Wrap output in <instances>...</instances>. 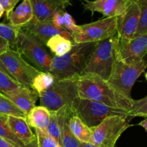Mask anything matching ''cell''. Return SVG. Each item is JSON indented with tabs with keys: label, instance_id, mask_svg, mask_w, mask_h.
<instances>
[{
	"label": "cell",
	"instance_id": "6",
	"mask_svg": "<svg viewBox=\"0 0 147 147\" xmlns=\"http://www.w3.org/2000/svg\"><path fill=\"white\" fill-rule=\"evenodd\" d=\"M117 34L109 38L96 42V47L85 69L79 76L93 74L107 80L115 58V43Z\"/></svg>",
	"mask_w": 147,
	"mask_h": 147
},
{
	"label": "cell",
	"instance_id": "15",
	"mask_svg": "<svg viewBox=\"0 0 147 147\" xmlns=\"http://www.w3.org/2000/svg\"><path fill=\"white\" fill-rule=\"evenodd\" d=\"M21 27H23L32 33L37 38L40 39L45 45L50 37L57 35H60L63 37L71 40L73 43L72 35L68 31L65 29L58 28L53 25L52 23L42 22L33 18L30 22Z\"/></svg>",
	"mask_w": 147,
	"mask_h": 147
},
{
	"label": "cell",
	"instance_id": "5",
	"mask_svg": "<svg viewBox=\"0 0 147 147\" xmlns=\"http://www.w3.org/2000/svg\"><path fill=\"white\" fill-rule=\"evenodd\" d=\"M72 110L73 113L90 128L98 125L105 118L111 115L129 118L128 110L108 106L103 103L80 97L73 101Z\"/></svg>",
	"mask_w": 147,
	"mask_h": 147
},
{
	"label": "cell",
	"instance_id": "7",
	"mask_svg": "<svg viewBox=\"0 0 147 147\" xmlns=\"http://www.w3.org/2000/svg\"><path fill=\"white\" fill-rule=\"evenodd\" d=\"M146 68L147 63L144 60L137 63H126L115 56L107 82L121 93L131 98L132 87Z\"/></svg>",
	"mask_w": 147,
	"mask_h": 147
},
{
	"label": "cell",
	"instance_id": "11",
	"mask_svg": "<svg viewBox=\"0 0 147 147\" xmlns=\"http://www.w3.org/2000/svg\"><path fill=\"white\" fill-rule=\"evenodd\" d=\"M115 56L126 63H134L143 60L147 53V33L134 37L131 40L116 37Z\"/></svg>",
	"mask_w": 147,
	"mask_h": 147
},
{
	"label": "cell",
	"instance_id": "41",
	"mask_svg": "<svg viewBox=\"0 0 147 147\" xmlns=\"http://www.w3.org/2000/svg\"><path fill=\"white\" fill-rule=\"evenodd\" d=\"M145 78H146V79L147 81V72H146V73H145Z\"/></svg>",
	"mask_w": 147,
	"mask_h": 147
},
{
	"label": "cell",
	"instance_id": "8",
	"mask_svg": "<svg viewBox=\"0 0 147 147\" xmlns=\"http://www.w3.org/2000/svg\"><path fill=\"white\" fill-rule=\"evenodd\" d=\"M126 118L120 115H111L98 125L91 127L90 144L97 147H115L121 134L132 126Z\"/></svg>",
	"mask_w": 147,
	"mask_h": 147
},
{
	"label": "cell",
	"instance_id": "4",
	"mask_svg": "<svg viewBox=\"0 0 147 147\" xmlns=\"http://www.w3.org/2000/svg\"><path fill=\"white\" fill-rule=\"evenodd\" d=\"M79 76L55 79L47 90L39 94L40 103L50 111H56L65 105L72 106L78 97L77 80Z\"/></svg>",
	"mask_w": 147,
	"mask_h": 147
},
{
	"label": "cell",
	"instance_id": "35",
	"mask_svg": "<svg viewBox=\"0 0 147 147\" xmlns=\"http://www.w3.org/2000/svg\"><path fill=\"white\" fill-rule=\"evenodd\" d=\"M0 71H1V72H3L4 74H5L6 75H7V76H9V77H11V79H13V78L11 77V74H9V72L8 71V70H7V68H6V66H4V64L3 63L2 61L1 60V59H0ZM14 81H15V80H14Z\"/></svg>",
	"mask_w": 147,
	"mask_h": 147
},
{
	"label": "cell",
	"instance_id": "1",
	"mask_svg": "<svg viewBox=\"0 0 147 147\" xmlns=\"http://www.w3.org/2000/svg\"><path fill=\"white\" fill-rule=\"evenodd\" d=\"M77 85L80 97L96 101L113 108L129 111L134 100L121 93L112 86L107 80L97 75L79 76Z\"/></svg>",
	"mask_w": 147,
	"mask_h": 147
},
{
	"label": "cell",
	"instance_id": "29",
	"mask_svg": "<svg viewBox=\"0 0 147 147\" xmlns=\"http://www.w3.org/2000/svg\"><path fill=\"white\" fill-rule=\"evenodd\" d=\"M37 137V147H61L60 144L49 135L46 131L34 128Z\"/></svg>",
	"mask_w": 147,
	"mask_h": 147
},
{
	"label": "cell",
	"instance_id": "19",
	"mask_svg": "<svg viewBox=\"0 0 147 147\" xmlns=\"http://www.w3.org/2000/svg\"><path fill=\"white\" fill-rule=\"evenodd\" d=\"M9 24L21 27L34 18L33 9L30 0H22L20 5L7 16Z\"/></svg>",
	"mask_w": 147,
	"mask_h": 147
},
{
	"label": "cell",
	"instance_id": "13",
	"mask_svg": "<svg viewBox=\"0 0 147 147\" xmlns=\"http://www.w3.org/2000/svg\"><path fill=\"white\" fill-rule=\"evenodd\" d=\"M130 0H93L87 1L84 8L92 12H98L106 17L122 15L126 11Z\"/></svg>",
	"mask_w": 147,
	"mask_h": 147
},
{
	"label": "cell",
	"instance_id": "16",
	"mask_svg": "<svg viewBox=\"0 0 147 147\" xmlns=\"http://www.w3.org/2000/svg\"><path fill=\"white\" fill-rule=\"evenodd\" d=\"M15 106L27 114L35 106L39 98V93L32 88L20 86L18 89L3 94Z\"/></svg>",
	"mask_w": 147,
	"mask_h": 147
},
{
	"label": "cell",
	"instance_id": "14",
	"mask_svg": "<svg viewBox=\"0 0 147 147\" xmlns=\"http://www.w3.org/2000/svg\"><path fill=\"white\" fill-rule=\"evenodd\" d=\"M34 19L42 22L51 23L53 14L59 10H65L70 0H30Z\"/></svg>",
	"mask_w": 147,
	"mask_h": 147
},
{
	"label": "cell",
	"instance_id": "38",
	"mask_svg": "<svg viewBox=\"0 0 147 147\" xmlns=\"http://www.w3.org/2000/svg\"><path fill=\"white\" fill-rule=\"evenodd\" d=\"M80 147H97L95 145H93V144H90V143H83L81 142V145Z\"/></svg>",
	"mask_w": 147,
	"mask_h": 147
},
{
	"label": "cell",
	"instance_id": "40",
	"mask_svg": "<svg viewBox=\"0 0 147 147\" xmlns=\"http://www.w3.org/2000/svg\"><path fill=\"white\" fill-rule=\"evenodd\" d=\"M144 61L145 62H146V63H147V53L146 54V56H144V59H143Z\"/></svg>",
	"mask_w": 147,
	"mask_h": 147
},
{
	"label": "cell",
	"instance_id": "18",
	"mask_svg": "<svg viewBox=\"0 0 147 147\" xmlns=\"http://www.w3.org/2000/svg\"><path fill=\"white\" fill-rule=\"evenodd\" d=\"M57 111L60 121L61 147H80L81 142L74 136L69 128V119L74 115L72 106L65 105Z\"/></svg>",
	"mask_w": 147,
	"mask_h": 147
},
{
	"label": "cell",
	"instance_id": "23",
	"mask_svg": "<svg viewBox=\"0 0 147 147\" xmlns=\"http://www.w3.org/2000/svg\"><path fill=\"white\" fill-rule=\"evenodd\" d=\"M0 137L15 147H28L13 133L7 123V115L0 113Z\"/></svg>",
	"mask_w": 147,
	"mask_h": 147
},
{
	"label": "cell",
	"instance_id": "10",
	"mask_svg": "<svg viewBox=\"0 0 147 147\" xmlns=\"http://www.w3.org/2000/svg\"><path fill=\"white\" fill-rule=\"evenodd\" d=\"M0 59L11 77L22 86L32 88L34 78L40 72L23 59L16 50L9 48L0 55Z\"/></svg>",
	"mask_w": 147,
	"mask_h": 147
},
{
	"label": "cell",
	"instance_id": "12",
	"mask_svg": "<svg viewBox=\"0 0 147 147\" xmlns=\"http://www.w3.org/2000/svg\"><path fill=\"white\" fill-rule=\"evenodd\" d=\"M141 10L137 0H130L126 11L117 17V35L123 40H131L139 26Z\"/></svg>",
	"mask_w": 147,
	"mask_h": 147
},
{
	"label": "cell",
	"instance_id": "37",
	"mask_svg": "<svg viewBox=\"0 0 147 147\" xmlns=\"http://www.w3.org/2000/svg\"><path fill=\"white\" fill-rule=\"evenodd\" d=\"M139 125L143 127L145 129V131L147 132V118H145L144 120H142L141 122H139Z\"/></svg>",
	"mask_w": 147,
	"mask_h": 147
},
{
	"label": "cell",
	"instance_id": "31",
	"mask_svg": "<svg viewBox=\"0 0 147 147\" xmlns=\"http://www.w3.org/2000/svg\"><path fill=\"white\" fill-rule=\"evenodd\" d=\"M22 86L20 84L0 71V93L4 94Z\"/></svg>",
	"mask_w": 147,
	"mask_h": 147
},
{
	"label": "cell",
	"instance_id": "26",
	"mask_svg": "<svg viewBox=\"0 0 147 147\" xmlns=\"http://www.w3.org/2000/svg\"><path fill=\"white\" fill-rule=\"evenodd\" d=\"M0 113L26 118V114L1 93H0Z\"/></svg>",
	"mask_w": 147,
	"mask_h": 147
},
{
	"label": "cell",
	"instance_id": "2",
	"mask_svg": "<svg viewBox=\"0 0 147 147\" xmlns=\"http://www.w3.org/2000/svg\"><path fill=\"white\" fill-rule=\"evenodd\" d=\"M96 45V42L74 43L66 54L53 58L50 73L58 79L79 76L87 65Z\"/></svg>",
	"mask_w": 147,
	"mask_h": 147
},
{
	"label": "cell",
	"instance_id": "24",
	"mask_svg": "<svg viewBox=\"0 0 147 147\" xmlns=\"http://www.w3.org/2000/svg\"><path fill=\"white\" fill-rule=\"evenodd\" d=\"M55 79V78L50 72L40 71L33 80L32 87L40 94L47 90L52 86Z\"/></svg>",
	"mask_w": 147,
	"mask_h": 147
},
{
	"label": "cell",
	"instance_id": "36",
	"mask_svg": "<svg viewBox=\"0 0 147 147\" xmlns=\"http://www.w3.org/2000/svg\"><path fill=\"white\" fill-rule=\"evenodd\" d=\"M0 147H15L14 145L9 143L6 140L3 139L2 138L0 137Z\"/></svg>",
	"mask_w": 147,
	"mask_h": 147
},
{
	"label": "cell",
	"instance_id": "34",
	"mask_svg": "<svg viewBox=\"0 0 147 147\" xmlns=\"http://www.w3.org/2000/svg\"><path fill=\"white\" fill-rule=\"evenodd\" d=\"M10 48L8 42L0 37V55Z\"/></svg>",
	"mask_w": 147,
	"mask_h": 147
},
{
	"label": "cell",
	"instance_id": "32",
	"mask_svg": "<svg viewBox=\"0 0 147 147\" xmlns=\"http://www.w3.org/2000/svg\"><path fill=\"white\" fill-rule=\"evenodd\" d=\"M63 17H64L63 29L68 31L71 35L74 33L75 32L77 31L78 29V25L76 24V22L73 20L72 16L69 13H67V12L65 11L63 12Z\"/></svg>",
	"mask_w": 147,
	"mask_h": 147
},
{
	"label": "cell",
	"instance_id": "22",
	"mask_svg": "<svg viewBox=\"0 0 147 147\" xmlns=\"http://www.w3.org/2000/svg\"><path fill=\"white\" fill-rule=\"evenodd\" d=\"M74 43L71 40L60 35L53 36L46 43L45 46L53 52L55 56H62L71 50Z\"/></svg>",
	"mask_w": 147,
	"mask_h": 147
},
{
	"label": "cell",
	"instance_id": "27",
	"mask_svg": "<svg viewBox=\"0 0 147 147\" xmlns=\"http://www.w3.org/2000/svg\"><path fill=\"white\" fill-rule=\"evenodd\" d=\"M50 121L48 127L46 129V132L51 135L61 146L60 141V126L59 121V115L57 111H50Z\"/></svg>",
	"mask_w": 147,
	"mask_h": 147
},
{
	"label": "cell",
	"instance_id": "17",
	"mask_svg": "<svg viewBox=\"0 0 147 147\" xmlns=\"http://www.w3.org/2000/svg\"><path fill=\"white\" fill-rule=\"evenodd\" d=\"M7 123L13 133L28 147H37V137L27 123L26 118L7 115Z\"/></svg>",
	"mask_w": 147,
	"mask_h": 147
},
{
	"label": "cell",
	"instance_id": "25",
	"mask_svg": "<svg viewBox=\"0 0 147 147\" xmlns=\"http://www.w3.org/2000/svg\"><path fill=\"white\" fill-rule=\"evenodd\" d=\"M20 27L0 22V37L8 42L10 48L15 50L16 42Z\"/></svg>",
	"mask_w": 147,
	"mask_h": 147
},
{
	"label": "cell",
	"instance_id": "9",
	"mask_svg": "<svg viewBox=\"0 0 147 147\" xmlns=\"http://www.w3.org/2000/svg\"><path fill=\"white\" fill-rule=\"evenodd\" d=\"M117 34V17H106L88 24L78 25L72 34L73 43H96Z\"/></svg>",
	"mask_w": 147,
	"mask_h": 147
},
{
	"label": "cell",
	"instance_id": "33",
	"mask_svg": "<svg viewBox=\"0 0 147 147\" xmlns=\"http://www.w3.org/2000/svg\"><path fill=\"white\" fill-rule=\"evenodd\" d=\"M20 0H0V5L6 12V15H8L10 12L12 11L15 6Z\"/></svg>",
	"mask_w": 147,
	"mask_h": 147
},
{
	"label": "cell",
	"instance_id": "3",
	"mask_svg": "<svg viewBox=\"0 0 147 147\" xmlns=\"http://www.w3.org/2000/svg\"><path fill=\"white\" fill-rule=\"evenodd\" d=\"M15 50L39 71L50 72L53 58L47 52L45 45L23 27H20L19 31Z\"/></svg>",
	"mask_w": 147,
	"mask_h": 147
},
{
	"label": "cell",
	"instance_id": "28",
	"mask_svg": "<svg viewBox=\"0 0 147 147\" xmlns=\"http://www.w3.org/2000/svg\"><path fill=\"white\" fill-rule=\"evenodd\" d=\"M128 116L147 118V95L144 98L134 100L131 108L128 111Z\"/></svg>",
	"mask_w": 147,
	"mask_h": 147
},
{
	"label": "cell",
	"instance_id": "39",
	"mask_svg": "<svg viewBox=\"0 0 147 147\" xmlns=\"http://www.w3.org/2000/svg\"><path fill=\"white\" fill-rule=\"evenodd\" d=\"M4 10H3V8H2V7H1V6L0 5V18H1V16L3 15V14H4Z\"/></svg>",
	"mask_w": 147,
	"mask_h": 147
},
{
	"label": "cell",
	"instance_id": "21",
	"mask_svg": "<svg viewBox=\"0 0 147 147\" xmlns=\"http://www.w3.org/2000/svg\"><path fill=\"white\" fill-rule=\"evenodd\" d=\"M69 128L72 133L80 142L90 143L91 141V131L78 116L73 115L68 121Z\"/></svg>",
	"mask_w": 147,
	"mask_h": 147
},
{
	"label": "cell",
	"instance_id": "20",
	"mask_svg": "<svg viewBox=\"0 0 147 147\" xmlns=\"http://www.w3.org/2000/svg\"><path fill=\"white\" fill-rule=\"evenodd\" d=\"M26 120L30 127L46 131L50 121V112L41 105L34 106L27 114Z\"/></svg>",
	"mask_w": 147,
	"mask_h": 147
},
{
	"label": "cell",
	"instance_id": "30",
	"mask_svg": "<svg viewBox=\"0 0 147 147\" xmlns=\"http://www.w3.org/2000/svg\"><path fill=\"white\" fill-rule=\"evenodd\" d=\"M141 10L139 26L134 37L147 33V0H137Z\"/></svg>",
	"mask_w": 147,
	"mask_h": 147
}]
</instances>
